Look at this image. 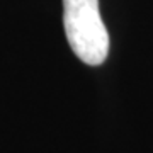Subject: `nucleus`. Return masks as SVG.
I'll use <instances>...</instances> for the list:
<instances>
[{
  "mask_svg": "<svg viewBox=\"0 0 153 153\" xmlns=\"http://www.w3.org/2000/svg\"><path fill=\"white\" fill-rule=\"evenodd\" d=\"M63 26L71 51L85 65H102L109 53L99 0H63Z\"/></svg>",
  "mask_w": 153,
  "mask_h": 153,
  "instance_id": "obj_1",
  "label": "nucleus"
}]
</instances>
